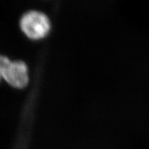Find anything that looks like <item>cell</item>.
I'll return each mask as SVG.
<instances>
[{
	"mask_svg": "<svg viewBox=\"0 0 149 149\" xmlns=\"http://www.w3.org/2000/svg\"><path fill=\"white\" fill-rule=\"evenodd\" d=\"M20 26L27 36L33 39H40L48 33L51 24L49 19L44 13L31 10L22 16Z\"/></svg>",
	"mask_w": 149,
	"mask_h": 149,
	"instance_id": "obj_1",
	"label": "cell"
},
{
	"mask_svg": "<svg viewBox=\"0 0 149 149\" xmlns=\"http://www.w3.org/2000/svg\"><path fill=\"white\" fill-rule=\"evenodd\" d=\"M2 77L15 87H24L29 79L27 65L23 61L10 60L3 70Z\"/></svg>",
	"mask_w": 149,
	"mask_h": 149,
	"instance_id": "obj_2",
	"label": "cell"
},
{
	"mask_svg": "<svg viewBox=\"0 0 149 149\" xmlns=\"http://www.w3.org/2000/svg\"><path fill=\"white\" fill-rule=\"evenodd\" d=\"M10 59L6 56L0 55V78L2 77V74L6 66L9 62Z\"/></svg>",
	"mask_w": 149,
	"mask_h": 149,
	"instance_id": "obj_3",
	"label": "cell"
}]
</instances>
